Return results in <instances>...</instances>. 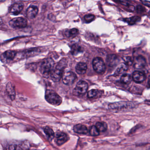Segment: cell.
Returning <instances> with one entry per match:
<instances>
[{
    "mask_svg": "<svg viewBox=\"0 0 150 150\" xmlns=\"http://www.w3.org/2000/svg\"><path fill=\"white\" fill-rule=\"evenodd\" d=\"M67 65V60L66 59H63L59 62L56 66L52 74L51 77L52 80L55 82H59L62 78L64 70Z\"/></svg>",
    "mask_w": 150,
    "mask_h": 150,
    "instance_id": "1",
    "label": "cell"
},
{
    "mask_svg": "<svg viewBox=\"0 0 150 150\" xmlns=\"http://www.w3.org/2000/svg\"><path fill=\"white\" fill-rule=\"evenodd\" d=\"M54 63L51 58H47L43 61L40 67V72L45 77L48 78L54 69Z\"/></svg>",
    "mask_w": 150,
    "mask_h": 150,
    "instance_id": "2",
    "label": "cell"
},
{
    "mask_svg": "<svg viewBox=\"0 0 150 150\" xmlns=\"http://www.w3.org/2000/svg\"><path fill=\"white\" fill-rule=\"evenodd\" d=\"M45 98L48 103L53 105H59L62 102V99L60 96L52 90L46 91Z\"/></svg>",
    "mask_w": 150,
    "mask_h": 150,
    "instance_id": "3",
    "label": "cell"
},
{
    "mask_svg": "<svg viewBox=\"0 0 150 150\" xmlns=\"http://www.w3.org/2000/svg\"><path fill=\"white\" fill-rule=\"evenodd\" d=\"M134 107L133 103L127 101H120L109 105V109L115 111H121L131 109Z\"/></svg>",
    "mask_w": 150,
    "mask_h": 150,
    "instance_id": "4",
    "label": "cell"
},
{
    "mask_svg": "<svg viewBox=\"0 0 150 150\" xmlns=\"http://www.w3.org/2000/svg\"><path fill=\"white\" fill-rule=\"evenodd\" d=\"M88 88V83L83 80H80L74 90V94L77 96H83L87 91Z\"/></svg>",
    "mask_w": 150,
    "mask_h": 150,
    "instance_id": "5",
    "label": "cell"
},
{
    "mask_svg": "<svg viewBox=\"0 0 150 150\" xmlns=\"http://www.w3.org/2000/svg\"><path fill=\"white\" fill-rule=\"evenodd\" d=\"M93 67L95 72L98 73H103L106 70V66L104 61L100 57H96L92 62Z\"/></svg>",
    "mask_w": 150,
    "mask_h": 150,
    "instance_id": "6",
    "label": "cell"
},
{
    "mask_svg": "<svg viewBox=\"0 0 150 150\" xmlns=\"http://www.w3.org/2000/svg\"><path fill=\"white\" fill-rule=\"evenodd\" d=\"M9 25L11 27L16 29H21L26 27L27 25V21L23 17H18L13 18L9 22Z\"/></svg>",
    "mask_w": 150,
    "mask_h": 150,
    "instance_id": "7",
    "label": "cell"
},
{
    "mask_svg": "<svg viewBox=\"0 0 150 150\" xmlns=\"http://www.w3.org/2000/svg\"><path fill=\"white\" fill-rule=\"evenodd\" d=\"M62 80L63 83L67 85H71L74 83L76 79V76L73 72H65L63 73L62 76Z\"/></svg>",
    "mask_w": 150,
    "mask_h": 150,
    "instance_id": "8",
    "label": "cell"
},
{
    "mask_svg": "<svg viewBox=\"0 0 150 150\" xmlns=\"http://www.w3.org/2000/svg\"><path fill=\"white\" fill-rule=\"evenodd\" d=\"M133 64L135 68L137 69H142L146 66L147 62L144 57L142 55H140L136 58Z\"/></svg>",
    "mask_w": 150,
    "mask_h": 150,
    "instance_id": "9",
    "label": "cell"
},
{
    "mask_svg": "<svg viewBox=\"0 0 150 150\" xmlns=\"http://www.w3.org/2000/svg\"><path fill=\"white\" fill-rule=\"evenodd\" d=\"M56 143L59 146L62 145L66 143L69 140V137L66 133L63 132H58L56 134Z\"/></svg>",
    "mask_w": 150,
    "mask_h": 150,
    "instance_id": "10",
    "label": "cell"
},
{
    "mask_svg": "<svg viewBox=\"0 0 150 150\" xmlns=\"http://www.w3.org/2000/svg\"><path fill=\"white\" fill-rule=\"evenodd\" d=\"M24 6V5L22 3L15 4L10 8V13L15 16L18 15L23 9Z\"/></svg>",
    "mask_w": 150,
    "mask_h": 150,
    "instance_id": "11",
    "label": "cell"
},
{
    "mask_svg": "<svg viewBox=\"0 0 150 150\" xmlns=\"http://www.w3.org/2000/svg\"><path fill=\"white\" fill-rule=\"evenodd\" d=\"M38 13V8L34 5L30 6L26 11V16L29 19H33Z\"/></svg>",
    "mask_w": 150,
    "mask_h": 150,
    "instance_id": "12",
    "label": "cell"
},
{
    "mask_svg": "<svg viewBox=\"0 0 150 150\" xmlns=\"http://www.w3.org/2000/svg\"><path fill=\"white\" fill-rule=\"evenodd\" d=\"M16 52L15 51H6L1 56V60L3 62L6 61H11L16 57Z\"/></svg>",
    "mask_w": 150,
    "mask_h": 150,
    "instance_id": "13",
    "label": "cell"
},
{
    "mask_svg": "<svg viewBox=\"0 0 150 150\" xmlns=\"http://www.w3.org/2000/svg\"><path fill=\"white\" fill-rule=\"evenodd\" d=\"M144 73L140 71H135L133 74V80L137 83H142L146 79Z\"/></svg>",
    "mask_w": 150,
    "mask_h": 150,
    "instance_id": "14",
    "label": "cell"
},
{
    "mask_svg": "<svg viewBox=\"0 0 150 150\" xmlns=\"http://www.w3.org/2000/svg\"><path fill=\"white\" fill-rule=\"evenodd\" d=\"M6 91L11 99L12 100H14L16 98V91L15 87L11 82H8L7 84Z\"/></svg>",
    "mask_w": 150,
    "mask_h": 150,
    "instance_id": "15",
    "label": "cell"
},
{
    "mask_svg": "<svg viewBox=\"0 0 150 150\" xmlns=\"http://www.w3.org/2000/svg\"><path fill=\"white\" fill-rule=\"evenodd\" d=\"M87 69V65L86 63L84 62H79L76 66V72L79 74L84 75L86 73Z\"/></svg>",
    "mask_w": 150,
    "mask_h": 150,
    "instance_id": "16",
    "label": "cell"
},
{
    "mask_svg": "<svg viewBox=\"0 0 150 150\" xmlns=\"http://www.w3.org/2000/svg\"><path fill=\"white\" fill-rule=\"evenodd\" d=\"M75 133L79 134H86L88 132V129L84 125L82 124H77L75 125L74 128Z\"/></svg>",
    "mask_w": 150,
    "mask_h": 150,
    "instance_id": "17",
    "label": "cell"
},
{
    "mask_svg": "<svg viewBox=\"0 0 150 150\" xmlns=\"http://www.w3.org/2000/svg\"><path fill=\"white\" fill-rule=\"evenodd\" d=\"M101 92L100 91L97 89H92L88 92L87 93V97L90 98H96L100 97Z\"/></svg>",
    "mask_w": 150,
    "mask_h": 150,
    "instance_id": "18",
    "label": "cell"
},
{
    "mask_svg": "<svg viewBox=\"0 0 150 150\" xmlns=\"http://www.w3.org/2000/svg\"><path fill=\"white\" fill-rule=\"evenodd\" d=\"M119 58L116 55H111L108 57V63L109 66L111 67L116 66L119 62Z\"/></svg>",
    "mask_w": 150,
    "mask_h": 150,
    "instance_id": "19",
    "label": "cell"
},
{
    "mask_svg": "<svg viewBox=\"0 0 150 150\" xmlns=\"http://www.w3.org/2000/svg\"><path fill=\"white\" fill-rule=\"evenodd\" d=\"M127 66L125 63H122L118 67L117 69L115 71V75L116 76H119V75L124 74L125 72L127 70Z\"/></svg>",
    "mask_w": 150,
    "mask_h": 150,
    "instance_id": "20",
    "label": "cell"
},
{
    "mask_svg": "<svg viewBox=\"0 0 150 150\" xmlns=\"http://www.w3.org/2000/svg\"><path fill=\"white\" fill-rule=\"evenodd\" d=\"M113 1L115 2L118 3L124 6H127V7H128L129 10H131L132 11H134V7L133 5H131L129 1L128 0H113Z\"/></svg>",
    "mask_w": 150,
    "mask_h": 150,
    "instance_id": "21",
    "label": "cell"
},
{
    "mask_svg": "<svg viewBox=\"0 0 150 150\" xmlns=\"http://www.w3.org/2000/svg\"><path fill=\"white\" fill-rule=\"evenodd\" d=\"M96 127L100 132H104L107 129V125L105 122H98L96 123Z\"/></svg>",
    "mask_w": 150,
    "mask_h": 150,
    "instance_id": "22",
    "label": "cell"
},
{
    "mask_svg": "<svg viewBox=\"0 0 150 150\" xmlns=\"http://www.w3.org/2000/svg\"><path fill=\"white\" fill-rule=\"evenodd\" d=\"M140 19H141V18H140V17L134 16L129 18H125L124 19V21L127 22L130 25H133L135 24L137 22L139 21Z\"/></svg>",
    "mask_w": 150,
    "mask_h": 150,
    "instance_id": "23",
    "label": "cell"
},
{
    "mask_svg": "<svg viewBox=\"0 0 150 150\" xmlns=\"http://www.w3.org/2000/svg\"><path fill=\"white\" fill-rule=\"evenodd\" d=\"M44 132L50 139H52L54 137V134L53 130L48 127H46L44 129Z\"/></svg>",
    "mask_w": 150,
    "mask_h": 150,
    "instance_id": "24",
    "label": "cell"
},
{
    "mask_svg": "<svg viewBox=\"0 0 150 150\" xmlns=\"http://www.w3.org/2000/svg\"><path fill=\"white\" fill-rule=\"evenodd\" d=\"M131 77L128 74H125L122 76L121 77V82L124 84H128L131 82Z\"/></svg>",
    "mask_w": 150,
    "mask_h": 150,
    "instance_id": "25",
    "label": "cell"
},
{
    "mask_svg": "<svg viewBox=\"0 0 150 150\" xmlns=\"http://www.w3.org/2000/svg\"><path fill=\"white\" fill-rule=\"evenodd\" d=\"M83 51V48L81 47L75 45L74 46L72 47L71 52L74 55H76L82 53Z\"/></svg>",
    "mask_w": 150,
    "mask_h": 150,
    "instance_id": "26",
    "label": "cell"
},
{
    "mask_svg": "<svg viewBox=\"0 0 150 150\" xmlns=\"http://www.w3.org/2000/svg\"><path fill=\"white\" fill-rule=\"evenodd\" d=\"M89 133L92 136H97L100 134V132L98 130L96 126H92L89 129Z\"/></svg>",
    "mask_w": 150,
    "mask_h": 150,
    "instance_id": "27",
    "label": "cell"
},
{
    "mask_svg": "<svg viewBox=\"0 0 150 150\" xmlns=\"http://www.w3.org/2000/svg\"><path fill=\"white\" fill-rule=\"evenodd\" d=\"M79 34V30L78 29L76 28L71 29L68 31L67 36L68 37H73Z\"/></svg>",
    "mask_w": 150,
    "mask_h": 150,
    "instance_id": "28",
    "label": "cell"
},
{
    "mask_svg": "<svg viewBox=\"0 0 150 150\" xmlns=\"http://www.w3.org/2000/svg\"><path fill=\"white\" fill-rule=\"evenodd\" d=\"M84 20L86 23H90L95 19V16L92 14L86 15L84 16Z\"/></svg>",
    "mask_w": 150,
    "mask_h": 150,
    "instance_id": "29",
    "label": "cell"
},
{
    "mask_svg": "<svg viewBox=\"0 0 150 150\" xmlns=\"http://www.w3.org/2000/svg\"><path fill=\"white\" fill-rule=\"evenodd\" d=\"M125 63L127 66H131L134 63V59L132 57L127 56L124 58Z\"/></svg>",
    "mask_w": 150,
    "mask_h": 150,
    "instance_id": "30",
    "label": "cell"
},
{
    "mask_svg": "<svg viewBox=\"0 0 150 150\" xmlns=\"http://www.w3.org/2000/svg\"><path fill=\"white\" fill-rule=\"evenodd\" d=\"M136 11L137 13H142L146 11V9L142 5H138L137 6Z\"/></svg>",
    "mask_w": 150,
    "mask_h": 150,
    "instance_id": "31",
    "label": "cell"
},
{
    "mask_svg": "<svg viewBox=\"0 0 150 150\" xmlns=\"http://www.w3.org/2000/svg\"><path fill=\"white\" fill-rule=\"evenodd\" d=\"M9 150H23L20 146H17L16 144H12L9 147Z\"/></svg>",
    "mask_w": 150,
    "mask_h": 150,
    "instance_id": "32",
    "label": "cell"
},
{
    "mask_svg": "<svg viewBox=\"0 0 150 150\" xmlns=\"http://www.w3.org/2000/svg\"><path fill=\"white\" fill-rule=\"evenodd\" d=\"M142 3L147 7H150V1H146V0H141Z\"/></svg>",
    "mask_w": 150,
    "mask_h": 150,
    "instance_id": "33",
    "label": "cell"
},
{
    "mask_svg": "<svg viewBox=\"0 0 150 150\" xmlns=\"http://www.w3.org/2000/svg\"><path fill=\"white\" fill-rule=\"evenodd\" d=\"M148 85L150 86V76H149V79H148Z\"/></svg>",
    "mask_w": 150,
    "mask_h": 150,
    "instance_id": "34",
    "label": "cell"
},
{
    "mask_svg": "<svg viewBox=\"0 0 150 150\" xmlns=\"http://www.w3.org/2000/svg\"><path fill=\"white\" fill-rule=\"evenodd\" d=\"M6 0H0V2H3L5 1Z\"/></svg>",
    "mask_w": 150,
    "mask_h": 150,
    "instance_id": "35",
    "label": "cell"
},
{
    "mask_svg": "<svg viewBox=\"0 0 150 150\" xmlns=\"http://www.w3.org/2000/svg\"><path fill=\"white\" fill-rule=\"evenodd\" d=\"M148 150H150V148H149Z\"/></svg>",
    "mask_w": 150,
    "mask_h": 150,
    "instance_id": "36",
    "label": "cell"
}]
</instances>
